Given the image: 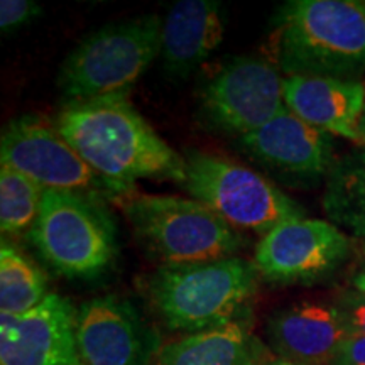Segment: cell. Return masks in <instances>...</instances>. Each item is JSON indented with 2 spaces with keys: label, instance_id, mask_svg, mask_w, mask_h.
<instances>
[{
  "label": "cell",
  "instance_id": "6da1fadb",
  "mask_svg": "<svg viewBox=\"0 0 365 365\" xmlns=\"http://www.w3.org/2000/svg\"><path fill=\"white\" fill-rule=\"evenodd\" d=\"M54 125L112 195L130 196L135 182L148 178L180 185L185 180V158L159 137L127 95L66 103Z\"/></svg>",
  "mask_w": 365,
  "mask_h": 365
},
{
  "label": "cell",
  "instance_id": "cb8c5ba5",
  "mask_svg": "<svg viewBox=\"0 0 365 365\" xmlns=\"http://www.w3.org/2000/svg\"><path fill=\"white\" fill-rule=\"evenodd\" d=\"M354 287L357 291H362V293H365V267L360 269V271L357 272V276L354 277Z\"/></svg>",
  "mask_w": 365,
  "mask_h": 365
},
{
  "label": "cell",
  "instance_id": "4fadbf2b",
  "mask_svg": "<svg viewBox=\"0 0 365 365\" xmlns=\"http://www.w3.org/2000/svg\"><path fill=\"white\" fill-rule=\"evenodd\" d=\"M240 145L262 166L291 180H319L335 163L331 134L307 124L287 107L261 129L240 137Z\"/></svg>",
  "mask_w": 365,
  "mask_h": 365
},
{
  "label": "cell",
  "instance_id": "7402d4cb",
  "mask_svg": "<svg viewBox=\"0 0 365 365\" xmlns=\"http://www.w3.org/2000/svg\"><path fill=\"white\" fill-rule=\"evenodd\" d=\"M349 335H365V293L345 291L335 303Z\"/></svg>",
  "mask_w": 365,
  "mask_h": 365
},
{
  "label": "cell",
  "instance_id": "30bf717a",
  "mask_svg": "<svg viewBox=\"0 0 365 365\" xmlns=\"http://www.w3.org/2000/svg\"><path fill=\"white\" fill-rule=\"evenodd\" d=\"M0 164L46 190L112 195L102 178L59 134L54 122L39 115H21L9 122L0 139Z\"/></svg>",
  "mask_w": 365,
  "mask_h": 365
},
{
  "label": "cell",
  "instance_id": "9a60e30c",
  "mask_svg": "<svg viewBox=\"0 0 365 365\" xmlns=\"http://www.w3.org/2000/svg\"><path fill=\"white\" fill-rule=\"evenodd\" d=\"M284 105L294 115L331 135L360 143L365 83L328 76H284Z\"/></svg>",
  "mask_w": 365,
  "mask_h": 365
},
{
  "label": "cell",
  "instance_id": "ba28073f",
  "mask_svg": "<svg viewBox=\"0 0 365 365\" xmlns=\"http://www.w3.org/2000/svg\"><path fill=\"white\" fill-rule=\"evenodd\" d=\"M282 80L266 58H232L200 90V115L223 134H252L286 107Z\"/></svg>",
  "mask_w": 365,
  "mask_h": 365
},
{
  "label": "cell",
  "instance_id": "484cf974",
  "mask_svg": "<svg viewBox=\"0 0 365 365\" xmlns=\"http://www.w3.org/2000/svg\"><path fill=\"white\" fill-rule=\"evenodd\" d=\"M360 144L365 145V108H364V115L362 120H360Z\"/></svg>",
  "mask_w": 365,
  "mask_h": 365
},
{
  "label": "cell",
  "instance_id": "d6986e66",
  "mask_svg": "<svg viewBox=\"0 0 365 365\" xmlns=\"http://www.w3.org/2000/svg\"><path fill=\"white\" fill-rule=\"evenodd\" d=\"M48 296L44 272L4 239L0 247V314L19 317L29 313Z\"/></svg>",
  "mask_w": 365,
  "mask_h": 365
},
{
  "label": "cell",
  "instance_id": "9c48e42d",
  "mask_svg": "<svg viewBox=\"0 0 365 365\" xmlns=\"http://www.w3.org/2000/svg\"><path fill=\"white\" fill-rule=\"evenodd\" d=\"M352 252V242L331 222L293 218L261 237L254 264L274 284H309L336 271Z\"/></svg>",
  "mask_w": 365,
  "mask_h": 365
},
{
  "label": "cell",
  "instance_id": "4316f807",
  "mask_svg": "<svg viewBox=\"0 0 365 365\" xmlns=\"http://www.w3.org/2000/svg\"><path fill=\"white\" fill-rule=\"evenodd\" d=\"M357 4H359V7L364 11V14H365V0H357Z\"/></svg>",
  "mask_w": 365,
  "mask_h": 365
},
{
  "label": "cell",
  "instance_id": "8fae6325",
  "mask_svg": "<svg viewBox=\"0 0 365 365\" xmlns=\"http://www.w3.org/2000/svg\"><path fill=\"white\" fill-rule=\"evenodd\" d=\"M76 340L83 365H150L158 350L154 331L118 296H98L81 304Z\"/></svg>",
  "mask_w": 365,
  "mask_h": 365
},
{
  "label": "cell",
  "instance_id": "7a4b0ae2",
  "mask_svg": "<svg viewBox=\"0 0 365 365\" xmlns=\"http://www.w3.org/2000/svg\"><path fill=\"white\" fill-rule=\"evenodd\" d=\"M272 48L286 76L359 80L365 73V14L357 0H291L276 14Z\"/></svg>",
  "mask_w": 365,
  "mask_h": 365
},
{
  "label": "cell",
  "instance_id": "44dd1931",
  "mask_svg": "<svg viewBox=\"0 0 365 365\" xmlns=\"http://www.w3.org/2000/svg\"><path fill=\"white\" fill-rule=\"evenodd\" d=\"M43 9L33 0H2L0 2V29L11 34L38 19Z\"/></svg>",
  "mask_w": 365,
  "mask_h": 365
},
{
  "label": "cell",
  "instance_id": "7c38bea8",
  "mask_svg": "<svg viewBox=\"0 0 365 365\" xmlns=\"http://www.w3.org/2000/svg\"><path fill=\"white\" fill-rule=\"evenodd\" d=\"M0 365H83L71 301L49 293L29 313L0 314Z\"/></svg>",
  "mask_w": 365,
  "mask_h": 365
},
{
  "label": "cell",
  "instance_id": "e0dca14e",
  "mask_svg": "<svg viewBox=\"0 0 365 365\" xmlns=\"http://www.w3.org/2000/svg\"><path fill=\"white\" fill-rule=\"evenodd\" d=\"M247 319L191 333L163 346L158 365H259L267 357Z\"/></svg>",
  "mask_w": 365,
  "mask_h": 365
},
{
  "label": "cell",
  "instance_id": "5bb4252c",
  "mask_svg": "<svg viewBox=\"0 0 365 365\" xmlns=\"http://www.w3.org/2000/svg\"><path fill=\"white\" fill-rule=\"evenodd\" d=\"M267 340L282 360L299 365H330L346 333L335 304L304 301L269 318Z\"/></svg>",
  "mask_w": 365,
  "mask_h": 365
},
{
  "label": "cell",
  "instance_id": "ac0fdd59",
  "mask_svg": "<svg viewBox=\"0 0 365 365\" xmlns=\"http://www.w3.org/2000/svg\"><path fill=\"white\" fill-rule=\"evenodd\" d=\"M323 210L333 225L365 244V148L335 159L327 176Z\"/></svg>",
  "mask_w": 365,
  "mask_h": 365
},
{
  "label": "cell",
  "instance_id": "277c9868",
  "mask_svg": "<svg viewBox=\"0 0 365 365\" xmlns=\"http://www.w3.org/2000/svg\"><path fill=\"white\" fill-rule=\"evenodd\" d=\"M161 44L163 19L156 14L100 27L65 58L59 90L70 102L127 95L161 54Z\"/></svg>",
  "mask_w": 365,
  "mask_h": 365
},
{
  "label": "cell",
  "instance_id": "2e32d148",
  "mask_svg": "<svg viewBox=\"0 0 365 365\" xmlns=\"http://www.w3.org/2000/svg\"><path fill=\"white\" fill-rule=\"evenodd\" d=\"M225 34L222 4L217 0H180L163 19L164 73L186 80L217 51Z\"/></svg>",
  "mask_w": 365,
  "mask_h": 365
},
{
  "label": "cell",
  "instance_id": "3957f363",
  "mask_svg": "<svg viewBox=\"0 0 365 365\" xmlns=\"http://www.w3.org/2000/svg\"><path fill=\"white\" fill-rule=\"evenodd\" d=\"M254 261L225 257L195 264H164L150 274L148 296L171 330L200 333L244 318L257 293Z\"/></svg>",
  "mask_w": 365,
  "mask_h": 365
},
{
  "label": "cell",
  "instance_id": "8992f818",
  "mask_svg": "<svg viewBox=\"0 0 365 365\" xmlns=\"http://www.w3.org/2000/svg\"><path fill=\"white\" fill-rule=\"evenodd\" d=\"M127 220L140 244L164 264H195L234 257L245 247L239 230L193 198L125 196Z\"/></svg>",
  "mask_w": 365,
  "mask_h": 365
},
{
  "label": "cell",
  "instance_id": "ffe728a7",
  "mask_svg": "<svg viewBox=\"0 0 365 365\" xmlns=\"http://www.w3.org/2000/svg\"><path fill=\"white\" fill-rule=\"evenodd\" d=\"M46 188L0 164V228L4 235L29 234L41 213Z\"/></svg>",
  "mask_w": 365,
  "mask_h": 365
},
{
  "label": "cell",
  "instance_id": "603a6c76",
  "mask_svg": "<svg viewBox=\"0 0 365 365\" xmlns=\"http://www.w3.org/2000/svg\"><path fill=\"white\" fill-rule=\"evenodd\" d=\"M330 365H365V335H349Z\"/></svg>",
  "mask_w": 365,
  "mask_h": 365
},
{
  "label": "cell",
  "instance_id": "d4e9b609",
  "mask_svg": "<svg viewBox=\"0 0 365 365\" xmlns=\"http://www.w3.org/2000/svg\"><path fill=\"white\" fill-rule=\"evenodd\" d=\"M259 365H299V364H294V362H289V360H282L279 357H276V359L262 360Z\"/></svg>",
  "mask_w": 365,
  "mask_h": 365
},
{
  "label": "cell",
  "instance_id": "52a82bcc",
  "mask_svg": "<svg viewBox=\"0 0 365 365\" xmlns=\"http://www.w3.org/2000/svg\"><path fill=\"white\" fill-rule=\"evenodd\" d=\"M181 186L235 230L266 235L286 220L304 218V208L250 168L217 154L188 149Z\"/></svg>",
  "mask_w": 365,
  "mask_h": 365
},
{
  "label": "cell",
  "instance_id": "5b68a950",
  "mask_svg": "<svg viewBox=\"0 0 365 365\" xmlns=\"http://www.w3.org/2000/svg\"><path fill=\"white\" fill-rule=\"evenodd\" d=\"M31 242L44 262L68 279H95L117 255L115 222L98 196L46 190Z\"/></svg>",
  "mask_w": 365,
  "mask_h": 365
}]
</instances>
